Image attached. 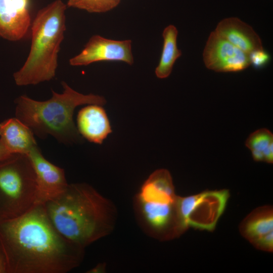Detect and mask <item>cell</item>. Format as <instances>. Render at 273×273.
<instances>
[{
	"label": "cell",
	"mask_w": 273,
	"mask_h": 273,
	"mask_svg": "<svg viewBox=\"0 0 273 273\" xmlns=\"http://www.w3.org/2000/svg\"><path fill=\"white\" fill-rule=\"evenodd\" d=\"M0 246L9 273H66L79 266L84 256V248L57 230L43 204L0 220Z\"/></svg>",
	"instance_id": "cell-1"
},
{
	"label": "cell",
	"mask_w": 273,
	"mask_h": 273,
	"mask_svg": "<svg viewBox=\"0 0 273 273\" xmlns=\"http://www.w3.org/2000/svg\"><path fill=\"white\" fill-rule=\"evenodd\" d=\"M43 205L57 230L84 248L110 235L116 224L115 205L86 183L68 184L62 194Z\"/></svg>",
	"instance_id": "cell-2"
},
{
	"label": "cell",
	"mask_w": 273,
	"mask_h": 273,
	"mask_svg": "<svg viewBox=\"0 0 273 273\" xmlns=\"http://www.w3.org/2000/svg\"><path fill=\"white\" fill-rule=\"evenodd\" d=\"M64 90H54L51 99L44 101L33 100L22 95L16 99V117L24 123L40 139L49 135L59 142L71 145L82 139L73 119L75 109L84 104L104 105L106 101L101 96L83 95L72 88L63 81Z\"/></svg>",
	"instance_id": "cell-3"
},
{
	"label": "cell",
	"mask_w": 273,
	"mask_h": 273,
	"mask_svg": "<svg viewBox=\"0 0 273 273\" xmlns=\"http://www.w3.org/2000/svg\"><path fill=\"white\" fill-rule=\"evenodd\" d=\"M66 6L56 0L37 12L31 25L29 53L24 65L13 75L17 85H35L55 76L66 30Z\"/></svg>",
	"instance_id": "cell-4"
},
{
	"label": "cell",
	"mask_w": 273,
	"mask_h": 273,
	"mask_svg": "<svg viewBox=\"0 0 273 273\" xmlns=\"http://www.w3.org/2000/svg\"><path fill=\"white\" fill-rule=\"evenodd\" d=\"M36 179L25 154L0 161V220L22 215L36 205Z\"/></svg>",
	"instance_id": "cell-5"
},
{
	"label": "cell",
	"mask_w": 273,
	"mask_h": 273,
	"mask_svg": "<svg viewBox=\"0 0 273 273\" xmlns=\"http://www.w3.org/2000/svg\"><path fill=\"white\" fill-rule=\"evenodd\" d=\"M206 67L216 72H238L250 65L249 56L219 35L212 31L203 53Z\"/></svg>",
	"instance_id": "cell-6"
},
{
	"label": "cell",
	"mask_w": 273,
	"mask_h": 273,
	"mask_svg": "<svg viewBox=\"0 0 273 273\" xmlns=\"http://www.w3.org/2000/svg\"><path fill=\"white\" fill-rule=\"evenodd\" d=\"M36 179V204H44L62 194L68 184L63 169L47 160L37 145L28 153Z\"/></svg>",
	"instance_id": "cell-7"
},
{
	"label": "cell",
	"mask_w": 273,
	"mask_h": 273,
	"mask_svg": "<svg viewBox=\"0 0 273 273\" xmlns=\"http://www.w3.org/2000/svg\"><path fill=\"white\" fill-rule=\"evenodd\" d=\"M102 61H118L133 63L130 40H116L93 35L84 49L69 60L72 66H86Z\"/></svg>",
	"instance_id": "cell-8"
},
{
	"label": "cell",
	"mask_w": 273,
	"mask_h": 273,
	"mask_svg": "<svg viewBox=\"0 0 273 273\" xmlns=\"http://www.w3.org/2000/svg\"><path fill=\"white\" fill-rule=\"evenodd\" d=\"M228 190L205 191L191 196V210L187 226L207 231L214 230L229 199Z\"/></svg>",
	"instance_id": "cell-9"
},
{
	"label": "cell",
	"mask_w": 273,
	"mask_h": 273,
	"mask_svg": "<svg viewBox=\"0 0 273 273\" xmlns=\"http://www.w3.org/2000/svg\"><path fill=\"white\" fill-rule=\"evenodd\" d=\"M29 0H0V36L18 41L26 34L31 24Z\"/></svg>",
	"instance_id": "cell-10"
},
{
	"label": "cell",
	"mask_w": 273,
	"mask_h": 273,
	"mask_svg": "<svg viewBox=\"0 0 273 273\" xmlns=\"http://www.w3.org/2000/svg\"><path fill=\"white\" fill-rule=\"evenodd\" d=\"M77 130L89 142L101 144L112 132L111 126L102 106L90 104L82 108L77 116Z\"/></svg>",
	"instance_id": "cell-11"
},
{
	"label": "cell",
	"mask_w": 273,
	"mask_h": 273,
	"mask_svg": "<svg viewBox=\"0 0 273 273\" xmlns=\"http://www.w3.org/2000/svg\"><path fill=\"white\" fill-rule=\"evenodd\" d=\"M215 31L246 54L263 49L261 40L253 29L237 18L221 20Z\"/></svg>",
	"instance_id": "cell-12"
},
{
	"label": "cell",
	"mask_w": 273,
	"mask_h": 273,
	"mask_svg": "<svg viewBox=\"0 0 273 273\" xmlns=\"http://www.w3.org/2000/svg\"><path fill=\"white\" fill-rule=\"evenodd\" d=\"M0 136L12 154H28L37 145L32 131L16 117L7 119L0 124Z\"/></svg>",
	"instance_id": "cell-13"
},
{
	"label": "cell",
	"mask_w": 273,
	"mask_h": 273,
	"mask_svg": "<svg viewBox=\"0 0 273 273\" xmlns=\"http://www.w3.org/2000/svg\"><path fill=\"white\" fill-rule=\"evenodd\" d=\"M138 197L146 201L174 202L177 196L169 172L165 169L154 171L142 186Z\"/></svg>",
	"instance_id": "cell-14"
},
{
	"label": "cell",
	"mask_w": 273,
	"mask_h": 273,
	"mask_svg": "<svg viewBox=\"0 0 273 273\" xmlns=\"http://www.w3.org/2000/svg\"><path fill=\"white\" fill-rule=\"evenodd\" d=\"M141 213L146 224L153 230L164 231L174 221L178 223L175 206L173 203L159 201L139 200Z\"/></svg>",
	"instance_id": "cell-15"
},
{
	"label": "cell",
	"mask_w": 273,
	"mask_h": 273,
	"mask_svg": "<svg viewBox=\"0 0 273 273\" xmlns=\"http://www.w3.org/2000/svg\"><path fill=\"white\" fill-rule=\"evenodd\" d=\"M273 213L269 206L257 208L249 214L241 223L242 235L251 243L264 235L272 231Z\"/></svg>",
	"instance_id": "cell-16"
},
{
	"label": "cell",
	"mask_w": 273,
	"mask_h": 273,
	"mask_svg": "<svg viewBox=\"0 0 273 273\" xmlns=\"http://www.w3.org/2000/svg\"><path fill=\"white\" fill-rule=\"evenodd\" d=\"M178 31L172 25L167 26L163 30V44L159 64L155 69L156 76L165 78L170 74L175 61L181 55L177 47Z\"/></svg>",
	"instance_id": "cell-17"
},
{
	"label": "cell",
	"mask_w": 273,
	"mask_h": 273,
	"mask_svg": "<svg viewBox=\"0 0 273 273\" xmlns=\"http://www.w3.org/2000/svg\"><path fill=\"white\" fill-rule=\"evenodd\" d=\"M246 146L250 150L254 160L272 163L273 135L269 130L261 128L251 133L246 141Z\"/></svg>",
	"instance_id": "cell-18"
},
{
	"label": "cell",
	"mask_w": 273,
	"mask_h": 273,
	"mask_svg": "<svg viewBox=\"0 0 273 273\" xmlns=\"http://www.w3.org/2000/svg\"><path fill=\"white\" fill-rule=\"evenodd\" d=\"M121 0H68L67 6L90 13L108 11L116 7Z\"/></svg>",
	"instance_id": "cell-19"
},
{
	"label": "cell",
	"mask_w": 273,
	"mask_h": 273,
	"mask_svg": "<svg viewBox=\"0 0 273 273\" xmlns=\"http://www.w3.org/2000/svg\"><path fill=\"white\" fill-rule=\"evenodd\" d=\"M248 56L250 64H252L254 67L257 68L263 67L269 59L268 54L263 49L254 51Z\"/></svg>",
	"instance_id": "cell-20"
},
{
	"label": "cell",
	"mask_w": 273,
	"mask_h": 273,
	"mask_svg": "<svg viewBox=\"0 0 273 273\" xmlns=\"http://www.w3.org/2000/svg\"><path fill=\"white\" fill-rule=\"evenodd\" d=\"M259 249L272 251L273 248V233L271 231L260 237L252 243Z\"/></svg>",
	"instance_id": "cell-21"
},
{
	"label": "cell",
	"mask_w": 273,
	"mask_h": 273,
	"mask_svg": "<svg viewBox=\"0 0 273 273\" xmlns=\"http://www.w3.org/2000/svg\"><path fill=\"white\" fill-rule=\"evenodd\" d=\"M0 273H9L7 259L6 255L0 246Z\"/></svg>",
	"instance_id": "cell-22"
},
{
	"label": "cell",
	"mask_w": 273,
	"mask_h": 273,
	"mask_svg": "<svg viewBox=\"0 0 273 273\" xmlns=\"http://www.w3.org/2000/svg\"><path fill=\"white\" fill-rule=\"evenodd\" d=\"M12 154L0 139V161L9 158Z\"/></svg>",
	"instance_id": "cell-23"
},
{
	"label": "cell",
	"mask_w": 273,
	"mask_h": 273,
	"mask_svg": "<svg viewBox=\"0 0 273 273\" xmlns=\"http://www.w3.org/2000/svg\"><path fill=\"white\" fill-rule=\"evenodd\" d=\"M106 269L105 263H100L93 268L86 271L88 273H103L105 272Z\"/></svg>",
	"instance_id": "cell-24"
}]
</instances>
